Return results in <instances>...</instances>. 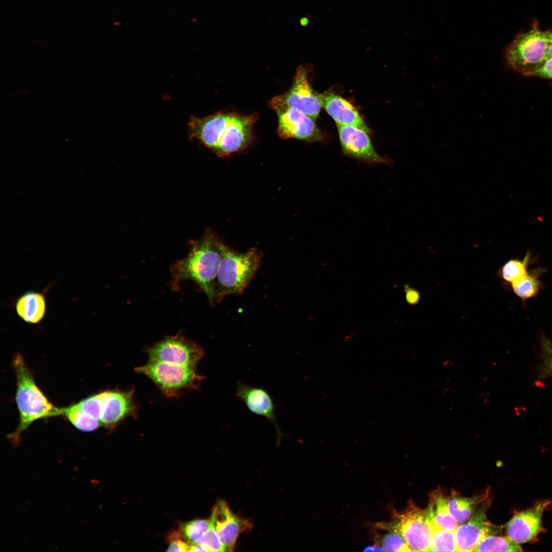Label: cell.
Masks as SVG:
<instances>
[{
	"label": "cell",
	"instance_id": "1",
	"mask_svg": "<svg viewBox=\"0 0 552 552\" xmlns=\"http://www.w3.org/2000/svg\"><path fill=\"white\" fill-rule=\"evenodd\" d=\"M257 120L255 112L242 115L219 112L203 118L192 116L188 130L192 137L199 140L219 156L224 157L249 146Z\"/></svg>",
	"mask_w": 552,
	"mask_h": 552
},
{
	"label": "cell",
	"instance_id": "2",
	"mask_svg": "<svg viewBox=\"0 0 552 552\" xmlns=\"http://www.w3.org/2000/svg\"><path fill=\"white\" fill-rule=\"evenodd\" d=\"M225 244L215 234L209 233L194 242L184 258L171 267L170 286L178 290L180 283L191 280L202 290L212 305L215 303V282Z\"/></svg>",
	"mask_w": 552,
	"mask_h": 552
},
{
	"label": "cell",
	"instance_id": "3",
	"mask_svg": "<svg viewBox=\"0 0 552 552\" xmlns=\"http://www.w3.org/2000/svg\"><path fill=\"white\" fill-rule=\"evenodd\" d=\"M16 376V402L19 414V423L16 430L9 435L13 442L34 421L59 416V409L54 406L36 384L33 375L19 353L13 359Z\"/></svg>",
	"mask_w": 552,
	"mask_h": 552
},
{
	"label": "cell",
	"instance_id": "4",
	"mask_svg": "<svg viewBox=\"0 0 552 552\" xmlns=\"http://www.w3.org/2000/svg\"><path fill=\"white\" fill-rule=\"evenodd\" d=\"M263 253L253 247L239 252L224 245L215 282V303L226 295L241 294L256 273Z\"/></svg>",
	"mask_w": 552,
	"mask_h": 552
},
{
	"label": "cell",
	"instance_id": "5",
	"mask_svg": "<svg viewBox=\"0 0 552 552\" xmlns=\"http://www.w3.org/2000/svg\"><path fill=\"white\" fill-rule=\"evenodd\" d=\"M549 43L546 32L535 24L527 31L518 34L507 45L506 64L513 71L531 76L546 58Z\"/></svg>",
	"mask_w": 552,
	"mask_h": 552
},
{
	"label": "cell",
	"instance_id": "6",
	"mask_svg": "<svg viewBox=\"0 0 552 552\" xmlns=\"http://www.w3.org/2000/svg\"><path fill=\"white\" fill-rule=\"evenodd\" d=\"M376 527L399 534L413 551H428L433 527L426 510L417 507L412 501L405 511L394 510L390 522L377 523Z\"/></svg>",
	"mask_w": 552,
	"mask_h": 552
},
{
	"label": "cell",
	"instance_id": "7",
	"mask_svg": "<svg viewBox=\"0 0 552 552\" xmlns=\"http://www.w3.org/2000/svg\"><path fill=\"white\" fill-rule=\"evenodd\" d=\"M135 372L150 378L168 397H175L182 392L197 389L204 377L194 367L156 361H150L135 368Z\"/></svg>",
	"mask_w": 552,
	"mask_h": 552
},
{
	"label": "cell",
	"instance_id": "8",
	"mask_svg": "<svg viewBox=\"0 0 552 552\" xmlns=\"http://www.w3.org/2000/svg\"><path fill=\"white\" fill-rule=\"evenodd\" d=\"M309 73L307 67L300 66L289 89L272 98L268 102L269 107L274 111L282 107L292 108L314 120L317 119L322 107V98L321 94L312 88Z\"/></svg>",
	"mask_w": 552,
	"mask_h": 552
},
{
	"label": "cell",
	"instance_id": "9",
	"mask_svg": "<svg viewBox=\"0 0 552 552\" xmlns=\"http://www.w3.org/2000/svg\"><path fill=\"white\" fill-rule=\"evenodd\" d=\"M149 360L195 368L204 355L203 349L181 333L167 336L147 349Z\"/></svg>",
	"mask_w": 552,
	"mask_h": 552
},
{
	"label": "cell",
	"instance_id": "10",
	"mask_svg": "<svg viewBox=\"0 0 552 552\" xmlns=\"http://www.w3.org/2000/svg\"><path fill=\"white\" fill-rule=\"evenodd\" d=\"M278 119V134L283 139L307 142L321 141L323 134L313 119L295 109L282 107L274 110Z\"/></svg>",
	"mask_w": 552,
	"mask_h": 552
},
{
	"label": "cell",
	"instance_id": "11",
	"mask_svg": "<svg viewBox=\"0 0 552 552\" xmlns=\"http://www.w3.org/2000/svg\"><path fill=\"white\" fill-rule=\"evenodd\" d=\"M550 503L549 500L540 501L532 508L516 512L505 525L507 536L519 544L535 540L543 530L542 514Z\"/></svg>",
	"mask_w": 552,
	"mask_h": 552
},
{
	"label": "cell",
	"instance_id": "12",
	"mask_svg": "<svg viewBox=\"0 0 552 552\" xmlns=\"http://www.w3.org/2000/svg\"><path fill=\"white\" fill-rule=\"evenodd\" d=\"M490 504L489 498L481 503L474 515L467 522L454 531L457 551H473L482 538L495 533V526L487 518V510Z\"/></svg>",
	"mask_w": 552,
	"mask_h": 552
},
{
	"label": "cell",
	"instance_id": "13",
	"mask_svg": "<svg viewBox=\"0 0 552 552\" xmlns=\"http://www.w3.org/2000/svg\"><path fill=\"white\" fill-rule=\"evenodd\" d=\"M337 125L340 145L345 154L370 164L389 163L388 159L377 152L367 132L353 126Z\"/></svg>",
	"mask_w": 552,
	"mask_h": 552
},
{
	"label": "cell",
	"instance_id": "14",
	"mask_svg": "<svg viewBox=\"0 0 552 552\" xmlns=\"http://www.w3.org/2000/svg\"><path fill=\"white\" fill-rule=\"evenodd\" d=\"M101 426L113 427L127 417L134 414L136 406L133 390H109L100 392Z\"/></svg>",
	"mask_w": 552,
	"mask_h": 552
},
{
	"label": "cell",
	"instance_id": "15",
	"mask_svg": "<svg viewBox=\"0 0 552 552\" xmlns=\"http://www.w3.org/2000/svg\"><path fill=\"white\" fill-rule=\"evenodd\" d=\"M210 521L225 551H232L239 534L249 527L248 522L234 515L222 501L214 507Z\"/></svg>",
	"mask_w": 552,
	"mask_h": 552
},
{
	"label": "cell",
	"instance_id": "16",
	"mask_svg": "<svg viewBox=\"0 0 552 552\" xmlns=\"http://www.w3.org/2000/svg\"><path fill=\"white\" fill-rule=\"evenodd\" d=\"M236 397L244 402L252 412L269 420L274 425L278 435L281 434L277 422L274 405L271 397L265 390L238 381L236 387Z\"/></svg>",
	"mask_w": 552,
	"mask_h": 552
},
{
	"label": "cell",
	"instance_id": "17",
	"mask_svg": "<svg viewBox=\"0 0 552 552\" xmlns=\"http://www.w3.org/2000/svg\"><path fill=\"white\" fill-rule=\"evenodd\" d=\"M321 96L322 107L337 125L353 126L368 133L371 132L357 109L347 100L332 93H326Z\"/></svg>",
	"mask_w": 552,
	"mask_h": 552
},
{
	"label": "cell",
	"instance_id": "18",
	"mask_svg": "<svg viewBox=\"0 0 552 552\" xmlns=\"http://www.w3.org/2000/svg\"><path fill=\"white\" fill-rule=\"evenodd\" d=\"M28 291L16 300L15 310L24 321L30 324L40 323L45 316L47 310L45 292Z\"/></svg>",
	"mask_w": 552,
	"mask_h": 552
},
{
	"label": "cell",
	"instance_id": "19",
	"mask_svg": "<svg viewBox=\"0 0 552 552\" xmlns=\"http://www.w3.org/2000/svg\"><path fill=\"white\" fill-rule=\"evenodd\" d=\"M426 510L433 528L454 531L458 526V523L449 512L448 497L441 490L438 489L430 494Z\"/></svg>",
	"mask_w": 552,
	"mask_h": 552
},
{
	"label": "cell",
	"instance_id": "20",
	"mask_svg": "<svg viewBox=\"0 0 552 552\" xmlns=\"http://www.w3.org/2000/svg\"><path fill=\"white\" fill-rule=\"evenodd\" d=\"M488 491L484 494L465 497L453 491L448 497V509L453 518L459 523L467 521L476 511L478 505L488 498Z\"/></svg>",
	"mask_w": 552,
	"mask_h": 552
},
{
	"label": "cell",
	"instance_id": "21",
	"mask_svg": "<svg viewBox=\"0 0 552 552\" xmlns=\"http://www.w3.org/2000/svg\"><path fill=\"white\" fill-rule=\"evenodd\" d=\"M519 543L509 537L488 535L479 542L475 551H521Z\"/></svg>",
	"mask_w": 552,
	"mask_h": 552
},
{
	"label": "cell",
	"instance_id": "22",
	"mask_svg": "<svg viewBox=\"0 0 552 552\" xmlns=\"http://www.w3.org/2000/svg\"><path fill=\"white\" fill-rule=\"evenodd\" d=\"M62 415L77 429L90 432L101 426L100 422L82 412L74 404L59 409V416Z\"/></svg>",
	"mask_w": 552,
	"mask_h": 552
},
{
	"label": "cell",
	"instance_id": "23",
	"mask_svg": "<svg viewBox=\"0 0 552 552\" xmlns=\"http://www.w3.org/2000/svg\"><path fill=\"white\" fill-rule=\"evenodd\" d=\"M428 551H457L454 531L433 528L429 541Z\"/></svg>",
	"mask_w": 552,
	"mask_h": 552
},
{
	"label": "cell",
	"instance_id": "24",
	"mask_svg": "<svg viewBox=\"0 0 552 552\" xmlns=\"http://www.w3.org/2000/svg\"><path fill=\"white\" fill-rule=\"evenodd\" d=\"M530 254H527L522 261L511 260L506 262L502 267L501 275L505 281L512 283L524 277L528 274L527 264L529 262Z\"/></svg>",
	"mask_w": 552,
	"mask_h": 552
},
{
	"label": "cell",
	"instance_id": "25",
	"mask_svg": "<svg viewBox=\"0 0 552 552\" xmlns=\"http://www.w3.org/2000/svg\"><path fill=\"white\" fill-rule=\"evenodd\" d=\"M511 284L514 293L523 300L535 295L540 287V282L534 274L528 273Z\"/></svg>",
	"mask_w": 552,
	"mask_h": 552
},
{
	"label": "cell",
	"instance_id": "26",
	"mask_svg": "<svg viewBox=\"0 0 552 552\" xmlns=\"http://www.w3.org/2000/svg\"><path fill=\"white\" fill-rule=\"evenodd\" d=\"M384 535L376 538L377 544L385 551H413L407 544L404 539L398 534L388 531Z\"/></svg>",
	"mask_w": 552,
	"mask_h": 552
},
{
	"label": "cell",
	"instance_id": "27",
	"mask_svg": "<svg viewBox=\"0 0 552 552\" xmlns=\"http://www.w3.org/2000/svg\"><path fill=\"white\" fill-rule=\"evenodd\" d=\"M542 361L540 368L539 378L544 379L552 376V341L545 335L540 338Z\"/></svg>",
	"mask_w": 552,
	"mask_h": 552
},
{
	"label": "cell",
	"instance_id": "28",
	"mask_svg": "<svg viewBox=\"0 0 552 552\" xmlns=\"http://www.w3.org/2000/svg\"><path fill=\"white\" fill-rule=\"evenodd\" d=\"M74 405L86 415L100 422L102 413L100 393L87 397Z\"/></svg>",
	"mask_w": 552,
	"mask_h": 552
},
{
	"label": "cell",
	"instance_id": "29",
	"mask_svg": "<svg viewBox=\"0 0 552 552\" xmlns=\"http://www.w3.org/2000/svg\"><path fill=\"white\" fill-rule=\"evenodd\" d=\"M194 542L205 548L207 551H225L224 545L211 523L206 532Z\"/></svg>",
	"mask_w": 552,
	"mask_h": 552
},
{
	"label": "cell",
	"instance_id": "30",
	"mask_svg": "<svg viewBox=\"0 0 552 552\" xmlns=\"http://www.w3.org/2000/svg\"><path fill=\"white\" fill-rule=\"evenodd\" d=\"M210 524L211 521L209 520H195L183 524L181 531L185 538L191 542H194L206 532Z\"/></svg>",
	"mask_w": 552,
	"mask_h": 552
},
{
	"label": "cell",
	"instance_id": "31",
	"mask_svg": "<svg viewBox=\"0 0 552 552\" xmlns=\"http://www.w3.org/2000/svg\"><path fill=\"white\" fill-rule=\"evenodd\" d=\"M190 542L186 541L180 538L179 534L176 533L172 535L171 542L167 550L168 551H189Z\"/></svg>",
	"mask_w": 552,
	"mask_h": 552
},
{
	"label": "cell",
	"instance_id": "32",
	"mask_svg": "<svg viewBox=\"0 0 552 552\" xmlns=\"http://www.w3.org/2000/svg\"><path fill=\"white\" fill-rule=\"evenodd\" d=\"M531 76L552 80V58H546Z\"/></svg>",
	"mask_w": 552,
	"mask_h": 552
},
{
	"label": "cell",
	"instance_id": "33",
	"mask_svg": "<svg viewBox=\"0 0 552 552\" xmlns=\"http://www.w3.org/2000/svg\"><path fill=\"white\" fill-rule=\"evenodd\" d=\"M404 291L406 301L409 305L415 306L419 303L421 294L418 290L409 286L405 285Z\"/></svg>",
	"mask_w": 552,
	"mask_h": 552
},
{
	"label": "cell",
	"instance_id": "34",
	"mask_svg": "<svg viewBox=\"0 0 552 552\" xmlns=\"http://www.w3.org/2000/svg\"><path fill=\"white\" fill-rule=\"evenodd\" d=\"M364 551H383L382 548L380 545H379L378 544H377L376 543L373 545L367 546L366 547H365L364 548Z\"/></svg>",
	"mask_w": 552,
	"mask_h": 552
},
{
	"label": "cell",
	"instance_id": "35",
	"mask_svg": "<svg viewBox=\"0 0 552 552\" xmlns=\"http://www.w3.org/2000/svg\"><path fill=\"white\" fill-rule=\"evenodd\" d=\"M546 58H552V43H550L546 53Z\"/></svg>",
	"mask_w": 552,
	"mask_h": 552
},
{
	"label": "cell",
	"instance_id": "36",
	"mask_svg": "<svg viewBox=\"0 0 552 552\" xmlns=\"http://www.w3.org/2000/svg\"><path fill=\"white\" fill-rule=\"evenodd\" d=\"M546 33L549 42L550 43H552V31H547Z\"/></svg>",
	"mask_w": 552,
	"mask_h": 552
}]
</instances>
